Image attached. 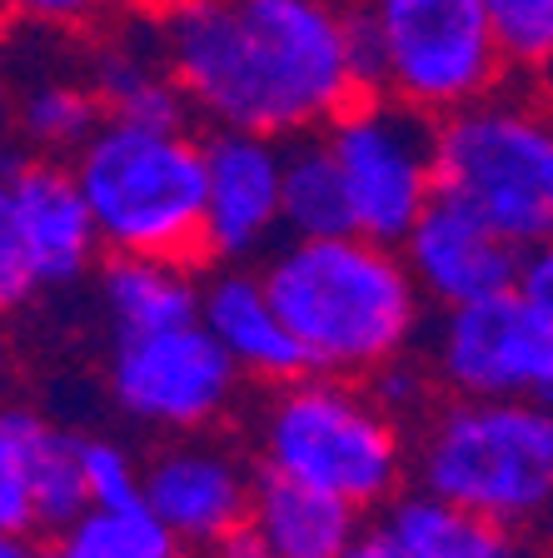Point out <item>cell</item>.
<instances>
[{
	"label": "cell",
	"instance_id": "cell-1",
	"mask_svg": "<svg viewBox=\"0 0 553 558\" xmlns=\"http://www.w3.org/2000/svg\"><path fill=\"white\" fill-rule=\"evenodd\" d=\"M155 35L190 110L215 130L320 135L369 95L349 11L329 0H190Z\"/></svg>",
	"mask_w": 553,
	"mask_h": 558
},
{
	"label": "cell",
	"instance_id": "cell-2",
	"mask_svg": "<svg viewBox=\"0 0 553 558\" xmlns=\"http://www.w3.org/2000/svg\"><path fill=\"white\" fill-rule=\"evenodd\" d=\"M260 275L314 374L369 379L404 360L424 335L429 300L419 294L399 244L364 240L354 230L320 240L285 234L260 259Z\"/></svg>",
	"mask_w": 553,
	"mask_h": 558
},
{
	"label": "cell",
	"instance_id": "cell-3",
	"mask_svg": "<svg viewBox=\"0 0 553 558\" xmlns=\"http://www.w3.org/2000/svg\"><path fill=\"white\" fill-rule=\"evenodd\" d=\"M254 459L265 474L335 494L359 513L389 509L414 464L399 418L364 379L314 369L265 395L254 418Z\"/></svg>",
	"mask_w": 553,
	"mask_h": 558
},
{
	"label": "cell",
	"instance_id": "cell-4",
	"mask_svg": "<svg viewBox=\"0 0 553 558\" xmlns=\"http://www.w3.org/2000/svg\"><path fill=\"white\" fill-rule=\"evenodd\" d=\"M70 170L85 190L105 255L195 265L205 255V135L190 125L105 120Z\"/></svg>",
	"mask_w": 553,
	"mask_h": 558
},
{
	"label": "cell",
	"instance_id": "cell-5",
	"mask_svg": "<svg viewBox=\"0 0 553 558\" xmlns=\"http://www.w3.org/2000/svg\"><path fill=\"white\" fill-rule=\"evenodd\" d=\"M419 488L508 529L553 513V409L519 399H449L424 418Z\"/></svg>",
	"mask_w": 553,
	"mask_h": 558
},
{
	"label": "cell",
	"instance_id": "cell-6",
	"mask_svg": "<svg viewBox=\"0 0 553 558\" xmlns=\"http://www.w3.org/2000/svg\"><path fill=\"white\" fill-rule=\"evenodd\" d=\"M369 95H389L429 120L504 90V50L484 0H364L349 11Z\"/></svg>",
	"mask_w": 553,
	"mask_h": 558
},
{
	"label": "cell",
	"instance_id": "cell-7",
	"mask_svg": "<svg viewBox=\"0 0 553 558\" xmlns=\"http://www.w3.org/2000/svg\"><path fill=\"white\" fill-rule=\"evenodd\" d=\"M438 195L519 250L553 240V105L494 90L438 120Z\"/></svg>",
	"mask_w": 553,
	"mask_h": 558
},
{
	"label": "cell",
	"instance_id": "cell-8",
	"mask_svg": "<svg viewBox=\"0 0 553 558\" xmlns=\"http://www.w3.org/2000/svg\"><path fill=\"white\" fill-rule=\"evenodd\" d=\"M339 165L349 230L380 244H404L438 195V120L389 95H359L320 130Z\"/></svg>",
	"mask_w": 553,
	"mask_h": 558
},
{
	"label": "cell",
	"instance_id": "cell-9",
	"mask_svg": "<svg viewBox=\"0 0 553 558\" xmlns=\"http://www.w3.org/2000/svg\"><path fill=\"white\" fill-rule=\"evenodd\" d=\"M240 379L244 374L200 319L110 339V395L120 414L165 439L209 434L230 414Z\"/></svg>",
	"mask_w": 553,
	"mask_h": 558
},
{
	"label": "cell",
	"instance_id": "cell-10",
	"mask_svg": "<svg viewBox=\"0 0 553 558\" xmlns=\"http://www.w3.org/2000/svg\"><path fill=\"white\" fill-rule=\"evenodd\" d=\"M429 374L449 399H519L553 409V325L519 290L438 314Z\"/></svg>",
	"mask_w": 553,
	"mask_h": 558
},
{
	"label": "cell",
	"instance_id": "cell-11",
	"mask_svg": "<svg viewBox=\"0 0 553 558\" xmlns=\"http://www.w3.org/2000/svg\"><path fill=\"white\" fill-rule=\"evenodd\" d=\"M254 488H260V469L240 449L215 434H180L145 459L140 499L180 538V548L205 554L250 523Z\"/></svg>",
	"mask_w": 553,
	"mask_h": 558
},
{
	"label": "cell",
	"instance_id": "cell-12",
	"mask_svg": "<svg viewBox=\"0 0 553 558\" xmlns=\"http://www.w3.org/2000/svg\"><path fill=\"white\" fill-rule=\"evenodd\" d=\"M285 240V140L254 130L205 135V259L250 265Z\"/></svg>",
	"mask_w": 553,
	"mask_h": 558
},
{
	"label": "cell",
	"instance_id": "cell-13",
	"mask_svg": "<svg viewBox=\"0 0 553 558\" xmlns=\"http://www.w3.org/2000/svg\"><path fill=\"white\" fill-rule=\"evenodd\" d=\"M399 255L414 275L419 294L438 310H459V304L514 290L524 265L519 244L504 240L494 225L449 195H434V205L404 234Z\"/></svg>",
	"mask_w": 553,
	"mask_h": 558
},
{
	"label": "cell",
	"instance_id": "cell-14",
	"mask_svg": "<svg viewBox=\"0 0 553 558\" xmlns=\"http://www.w3.org/2000/svg\"><path fill=\"white\" fill-rule=\"evenodd\" d=\"M11 199L35 290H70L91 269H100L105 244L70 160H56V155L11 160Z\"/></svg>",
	"mask_w": 553,
	"mask_h": 558
},
{
	"label": "cell",
	"instance_id": "cell-15",
	"mask_svg": "<svg viewBox=\"0 0 553 558\" xmlns=\"http://www.w3.org/2000/svg\"><path fill=\"white\" fill-rule=\"evenodd\" d=\"M200 325L215 335V344L230 354L244 379L265 384V389L310 374L300 339L289 335L260 269L215 265V275H205L200 284Z\"/></svg>",
	"mask_w": 553,
	"mask_h": 558
},
{
	"label": "cell",
	"instance_id": "cell-16",
	"mask_svg": "<svg viewBox=\"0 0 553 558\" xmlns=\"http://www.w3.org/2000/svg\"><path fill=\"white\" fill-rule=\"evenodd\" d=\"M85 75L100 95L105 120H130V125H190L195 120L155 25L151 31H105L85 56Z\"/></svg>",
	"mask_w": 553,
	"mask_h": 558
},
{
	"label": "cell",
	"instance_id": "cell-17",
	"mask_svg": "<svg viewBox=\"0 0 553 558\" xmlns=\"http://www.w3.org/2000/svg\"><path fill=\"white\" fill-rule=\"evenodd\" d=\"M200 284L195 265L155 255H105L95 269L100 314L116 335H151L200 319Z\"/></svg>",
	"mask_w": 553,
	"mask_h": 558
},
{
	"label": "cell",
	"instance_id": "cell-18",
	"mask_svg": "<svg viewBox=\"0 0 553 558\" xmlns=\"http://www.w3.org/2000/svg\"><path fill=\"white\" fill-rule=\"evenodd\" d=\"M250 529L279 558H345L364 534V513L335 494H320L310 484L260 469Z\"/></svg>",
	"mask_w": 553,
	"mask_h": 558
},
{
	"label": "cell",
	"instance_id": "cell-19",
	"mask_svg": "<svg viewBox=\"0 0 553 558\" xmlns=\"http://www.w3.org/2000/svg\"><path fill=\"white\" fill-rule=\"evenodd\" d=\"M380 529L409 558H529L519 529L494 523L473 509H459V504L438 499L429 488L399 494L384 509Z\"/></svg>",
	"mask_w": 553,
	"mask_h": 558
},
{
	"label": "cell",
	"instance_id": "cell-20",
	"mask_svg": "<svg viewBox=\"0 0 553 558\" xmlns=\"http://www.w3.org/2000/svg\"><path fill=\"white\" fill-rule=\"evenodd\" d=\"M100 125H105V110H100V95H95L85 65L40 70L11 100V130L21 145H31V155L70 160Z\"/></svg>",
	"mask_w": 553,
	"mask_h": 558
},
{
	"label": "cell",
	"instance_id": "cell-21",
	"mask_svg": "<svg viewBox=\"0 0 553 558\" xmlns=\"http://www.w3.org/2000/svg\"><path fill=\"white\" fill-rule=\"evenodd\" d=\"M285 234L289 240L349 234L345 180L320 135L285 140Z\"/></svg>",
	"mask_w": 553,
	"mask_h": 558
},
{
	"label": "cell",
	"instance_id": "cell-22",
	"mask_svg": "<svg viewBox=\"0 0 553 558\" xmlns=\"http://www.w3.org/2000/svg\"><path fill=\"white\" fill-rule=\"evenodd\" d=\"M180 538L140 504H116V509H85L81 519L50 534L40 558H180Z\"/></svg>",
	"mask_w": 553,
	"mask_h": 558
},
{
	"label": "cell",
	"instance_id": "cell-23",
	"mask_svg": "<svg viewBox=\"0 0 553 558\" xmlns=\"http://www.w3.org/2000/svg\"><path fill=\"white\" fill-rule=\"evenodd\" d=\"M56 424L35 409H0V529L40 534V464H46Z\"/></svg>",
	"mask_w": 553,
	"mask_h": 558
},
{
	"label": "cell",
	"instance_id": "cell-24",
	"mask_svg": "<svg viewBox=\"0 0 553 558\" xmlns=\"http://www.w3.org/2000/svg\"><path fill=\"white\" fill-rule=\"evenodd\" d=\"M484 15L508 70H553V0H484Z\"/></svg>",
	"mask_w": 553,
	"mask_h": 558
},
{
	"label": "cell",
	"instance_id": "cell-25",
	"mask_svg": "<svg viewBox=\"0 0 553 558\" xmlns=\"http://www.w3.org/2000/svg\"><path fill=\"white\" fill-rule=\"evenodd\" d=\"M91 509V488L81 469V434L56 429L40 464V534H60Z\"/></svg>",
	"mask_w": 553,
	"mask_h": 558
},
{
	"label": "cell",
	"instance_id": "cell-26",
	"mask_svg": "<svg viewBox=\"0 0 553 558\" xmlns=\"http://www.w3.org/2000/svg\"><path fill=\"white\" fill-rule=\"evenodd\" d=\"M81 469L91 488V509H116V504H140L145 488V459L105 434H81Z\"/></svg>",
	"mask_w": 553,
	"mask_h": 558
},
{
	"label": "cell",
	"instance_id": "cell-27",
	"mask_svg": "<svg viewBox=\"0 0 553 558\" xmlns=\"http://www.w3.org/2000/svg\"><path fill=\"white\" fill-rule=\"evenodd\" d=\"M35 294L31 265H25L21 234H15V199H11V165H0V314L21 310Z\"/></svg>",
	"mask_w": 553,
	"mask_h": 558
},
{
	"label": "cell",
	"instance_id": "cell-28",
	"mask_svg": "<svg viewBox=\"0 0 553 558\" xmlns=\"http://www.w3.org/2000/svg\"><path fill=\"white\" fill-rule=\"evenodd\" d=\"M11 21H25L50 35H81L110 15V0H0Z\"/></svg>",
	"mask_w": 553,
	"mask_h": 558
},
{
	"label": "cell",
	"instance_id": "cell-29",
	"mask_svg": "<svg viewBox=\"0 0 553 558\" xmlns=\"http://www.w3.org/2000/svg\"><path fill=\"white\" fill-rule=\"evenodd\" d=\"M364 384L374 389V399H380V404L399 418V414H409V409H424L429 389H434V374H429V364H414L409 354H404V360L374 369Z\"/></svg>",
	"mask_w": 553,
	"mask_h": 558
},
{
	"label": "cell",
	"instance_id": "cell-30",
	"mask_svg": "<svg viewBox=\"0 0 553 558\" xmlns=\"http://www.w3.org/2000/svg\"><path fill=\"white\" fill-rule=\"evenodd\" d=\"M514 290L524 294V300L533 304V310L543 314L553 325V240L533 244V250H524V265H519V284Z\"/></svg>",
	"mask_w": 553,
	"mask_h": 558
},
{
	"label": "cell",
	"instance_id": "cell-31",
	"mask_svg": "<svg viewBox=\"0 0 553 558\" xmlns=\"http://www.w3.org/2000/svg\"><path fill=\"white\" fill-rule=\"evenodd\" d=\"M205 558H279V554L260 534H254L250 523H244V529H235L230 538H219L215 548H205Z\"/></svg>",
	"mask_w": 553,
	"mask_h": 558
},
{
	"label": "cell",
	"instance_id": "cell-32",
	"mask_svg": "<svg viewBox=\"0 0 553 558\" xmlns=\"http://www.w3.org/2000/svg\"><path fill=\"white\" fill-rule=\"evenodd\" d=\"M345 558H409V554H404V548L394 544L384 529H364V534H359V544L349 548Z\"/></svg>",
	"mask_w": 553,
	"mask_h": 558
},
{
	"label": "cell",
	"instance_id": "cell-33",
	"mask_svg": "<svg viewBox=\"0 0 553 558\" xmlns=\"http://www.w3.org/2000/svg\"><path fill=\"white\" fill-rule=\"evenodd\" d=\"M0 558H40V544H35V534L0 529Z\"/></svg>",
	"mask_w": 553,
	"mask_h": 558
},
{
	"label": "cell",
	"instance_id": "cell-34",
	"mask_svg": "<svg viewBox=\"0 0 553 558\" xmlns=\"http://www.w3.org/2000/svg\"><path fill=\"white\" fill-rule=\"evenodd\" d=\"M120 5H130L135 15H151V21H160V15L180 11V5H190V0H120Z\"/></svg>",
	"mask_w": 553,
	"mask_h": 558
},
{
	"label": "cell",
	"instance_id": "cell-35",
	"mask_svg": "<svg viewBox=\"0 0 553 558\" xmlns=\"http://www.w3.org/2000/svg\"><path fill=\"white\" fill-rule=\"evenodd\" d=\"M5 50H11V15L0 11V60H5Z\"/></svg>",
	"mask_w": 553,
	"mask_h": 558
},
{
	"label": "cell",
	"instance_id": "cell-36",
	"mask_svg": "<svg viewBox=\"0 0 553 558\" xmlns=\"http://www.w3.org/2000/svg\"><path fill=\"white\" fill-rule=\"evenodd\" d=\"M329 5H339V11H354V5H364V0H329Z\"/></svg>",
	"mask_w": 553,
	"mask_h": 558
}]
</instances>
